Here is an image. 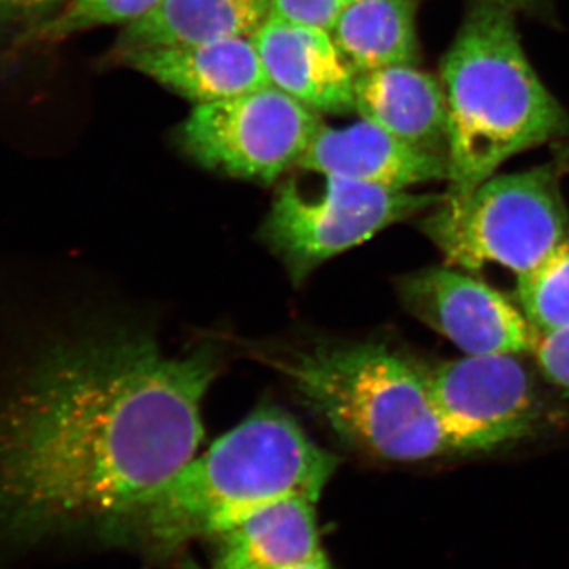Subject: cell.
<instances>
[{
    "label": "cell",
    "instance_id": "obj_1",
    "mask_svg": "<svg viewBox=\"0 0 569 569\" xmlns=\"http://www.w3.org/2000/svg\"><path fill=\"white\" fill-rule=\"evenodd\" d=\"M0 396V549L97 535L197 456L212 346L168 355L138 331L41 348Z\"/></svg>",
    "mask_w": 569,
    "mask_h": 569
},
{
    "label": "cell",
    "instance_id": "obj_2",
    "mask_svg": "<svg viewBox=\"0 0 569 569\" xmlns=\"http://www.w3.org/2000/svg\"><path fill=\"white\" fill-rule=\"evenodd\" d=\"M337 466L339 459L318 447L291 415L261 406L134 501L100 538L164 559L194 539L216 538L272 501H318Z\"/></svg>",
    "mask_w": 569,
    "mask_h": 569
},
{
    "label": "cell",
    "instance_id": "obj_3",
    "mask_svg": "<svg viewBox=\"0 0 569 569\" xmlns=\"http://www.w3.org/2000/svg\"><path fill=\"white\" fill-rule=\"evenodd\" d=\"M448 104V192L459 197L511 157L568 129V116L539 80L511 11L478 3L443 62Z\"/></svg>",
    "mask_w": 569,
    "mask_h": 569
},
{
    "label": "cell",
    "instance_id": "obj_4",
    "mask_svg": "<svg viewBox=\"0 0 569 569\" xmlns=\"http://www.w3.org/2000/svg\"><path fill=\"white\" fill-rule=\"evenodd\" d=\"M347 447L389 462L460 455L438 413L427 370L381 343L249 347Z\"/></svg>",
    "mask_w": 569,
    "mask_h": 569
},
{
    "label": "cell",
    "instance_id": "obj_5",
    "mask_svg": "<svg viewBox=\"0 0 569 569\" xmlns=\"http://www.w3.org/2000/svg\"><path fill=\"white\" fill-rule=\"evenodd\" d=\"M448 263L478 271L496 263L516 276L537 268L569 236L567 206L552 168L490 176L449 197L421 222Z\"/></svg>",
    "mask_w": 569,
    "mask_h": 569
},
{
    "label": "cell",
    "instance_id": "obj_6",
    "mask_svg": "<svg viewBox=\"0 0 569 569\" xmlns=\"http://www.w3.org/2000/svg\"><path fill=\"white\" fill-rule=\"evenodd\" d=\"M318 176L321 183L313 190L298 179L284 181L260 227L261 241L282 261L295 284L305 283L337 254L436 208L445 198Z\"/></svg>",
    "mask_w": 569,
    "mask_h": 569
},
{
    "label": "cell",
    "instance_id": "obj_7",
    "mask_svg": "<svg viewBox=\"0 0 569 569\" xmlns=\"http://www.w3.org/2000/svg\"><path fill=\"white\" fill-rule=\"evenodd\" d=\"M323 123L318 112L266 86L193 104L178 142L206 170L268 186L298 167Z\"/></svg>",
    "mask_w": 569,
    "mask_h": 569
},
{
    "label": "cell",
    "instance_id": "obj_8",
    "mask_svg": "<svg viewBox=\"0 0 569 569\" xmlns=\"http://www.w3.org/2000/svg\"><path fill=\"white\" fill-rule=\"evenodd\" d=\"M519 355H467L427 370L430 392L459 452H488L530 437L541 415Z\"/></svg>",
    "mask_w": 569,
    "mask_h": 569
},
{
    "label": "cell",
    "instance_id": "obj_9",
    "mask_svg": "<svg viewBox=\"0 0 569 569\" xmlns=\"http://www.w3.org/2000/svg\"><path fill=\"white\" fill-rule=\"evenodd\" d=\"M408 312L466 355L533 353L539 332L492 287L449 268H427L397 283Z\"/></svg>",
    "mask_w": 569,
    "mask_h": 569
},
{
    "label": "cell",
    "instance_id": "obj_10",
    "mask_svg": "<svg viewBox=\"0 0 569 569\" xmlns=\"http://www.w3.org/2000/svg\"><path fill=\"white\" fill-rule=\"evenodd\" d=\"M252 40L274 88L321 116L355 111L356 74L331 31L271 13Z\"/></svg>",
    "mask_w": 569,
    "mask_h": 569
},
{
    "label": "cell",
    "instance_id": "obj_11",
    "mask_svg": "<svg viewBox=\"0 0 569 569\" xmlns=\"http://www.w3.org/2000/svg\"><path fill=\"white\" fill-rule=\"evenodd\" d=\"M298 167L392 190L448 181L449 174L445 153L417 148L365 119L342 129L323 123Z\"/></svg>",
    "mask_w": 569,
    "mask_h": 569
},
{
    "label": "cell",
    "instance_id": "obj_12",
    "mask_svg": "<svg viewBox=\"0 0 569 569\" xmlns=\"http://www.w3.org/2000/svg\"><path fill=\"white\" fill-rule=\"evenodd\" d=\"M118 62L193 104L272 86L252 37L119 52Z\"/></svg>",
    "mask_w": 569,
    "mask_h": 569
},
{
    "label": "cell",
    "instance_id": "obj_13",
    "mask_svg": "<svg viewBox=\"0 0 569 569\" xmlns=\"http://www.w3.org/2000/svg\"><path fill=\"white\" fill-rule=\"evenodd\" d=\"M355 111L399 140L447 156L448 104L443 84L417 66L385 67L356 74Z\"/></svg>",
    "mask_w": 569,
    "mask_h": 569
},
{
    "label": "cell",
    "instance_id": "obj_14",
    "mask_svg": "<svg viewBox=\"0 0 569 569\" xmlns=\"http://www.w3.org/2000/svg\"><path fill=\"white\" fill-rule=\"evenodd\" d=\"M317 501L288 497L217 535V569H298L323 556Z\"/></svg>",
    "mask_w": 569,
    "mask_h": 569
},
{
    "label": "cell",
    "instance_id": "obj_15",
    "mask_svg": "<svg viewBox=\"0 0 569 569\" xmlns=\"http://www.w3.org/2000/svg\"><path fill=\"white\" fill-rule=\"evenodd\" d=\"M274 0H160L141 20L123 26L114 54L252 37Z\"/></svg>",
    "mask_w": 569,
    "mask_h": 569
},
{
    "label": "cell",
    "instance_id": "obj_16",
    "mask_svg": "<svg viewBox=\"0 0 569 569\" xmlns=\"http://www.w3.org/2000/svg\"><path fill=\"white\" fill-rule=\"evenodd\" d=\"M419 0H359L340 14L332 39L355 74L418 61Z\"/></svg>",
    "mask_w": 569,
    "mask_h": 569
},
{
    "label": "cell",
    "instance_id": "obj_17",
    "mask_svg": "<svg viewBox=\"0 0 569 569\" xmlns=\"http://www.w3.org/2000/svg\"><path fill=\"white\" fill-rule=\"evenodd\" d=\"M520 310L539 335L569 328V236L518 277Z\"/></svg>",
    "mask_w": 569,
    "mask_h": 569
},
{
    "label": "cell",
    "instance_id": "obj_18",
    "mask_svg": "<svg viewBox=\"0 0 569 569\" xmlns=\"http://www.w3.org/2000/svg\"><path fill=\"white\" fill-rule=\"evenodd\" d=\"M159 2L160 0H69L54 17L33 31L26 43H54L104 26H129L156 9Z\"/></svg>",
    "mask_w": 569,
    "mask_h": 569
},
{
    "label": "cell",
    "instance_id": "obj_19",
    "mask_svg": "<svg viewBox=\"0 0 569 569\" xmlns=\"http://www.w3.org/2000/svg\"><path fill=\"white\" fill-rule=\"evenodd\" d=\"M69 0H0V40L24 44L33 31L54 17Z\"/></svg>",
    "mask_w": 569,
    "mask_h": 569
},
{
    "label": "cell",
    "instance_id": "obj_20",
    "mask_svg": "<svg viewBox=\"0 0 569 569\" xmlns=\"http://www.w3.org/2000/svg\"><path fill=\"white\" fill-rule=\"evenodd\" d=\"M359 0H274L272 13L331 31L343 11Z\"/></svg>",
    "mask_w": 569,
    "mask_h": 569
},
{
    "label": "cell",
    "instance_id": "obj_21",
    "mask_svg": "<svg viewBox=\"0 0 569 569\" xmlns=\"http://www.w3.org/2000/svg\"><path fill=\"white\" fill-rule=\"evenodd\" d=\"M531 355L548 380L569 392V328L539 335Z\"/></svg>",
    "mask_w": 569,
    "mask_h": 569
},
{
    "label": "cell",
    "instance_id": "obj_22",
    "mask_svg": "<svg viewBox=\"0 0 569 569\" xmlns=\"http://www.w3.org/2000/svg\"><path fill=\"white\" fill-rule=\"evenodd\" d=\"M537 0H478V3H486V6L497 7V9L515 11L529 9Z\"/></svg>",
    "mask_w": 569,
    "mask_h": 569
},
{
    "label": "cell",
    "instance_id": "obj_23",
    "mask_svg": "<svg viewBox=\"0 0 569 569\" xmlns=\"http://www.w3.org/2000/svg\"><path fill=\"white\" fill-rule=\"evenodd\" d=\"M298 569H331V565H329L328 559H326L325 553L318 559L310 561V563L305 565V567Z\"/></svg>",
    "mask_w": 569,
    "mask_h": 569
}]
</instances>
